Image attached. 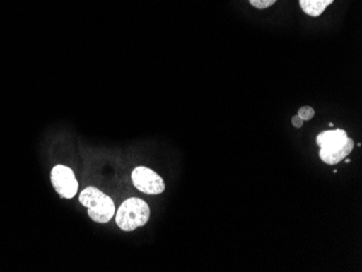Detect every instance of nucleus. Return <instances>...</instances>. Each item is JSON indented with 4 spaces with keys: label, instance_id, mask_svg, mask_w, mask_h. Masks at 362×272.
Segmentation results:
<instances>
[{
    "label": "nucleus",
    "instance_id": "f257e3e1",
    "mask_svg": "<svg viewBox=\"0 0 362 272\" xmlns=\"http://www.w3.org/2000/svg\"><path fill=\"white\" fill-rule=\"evenodd\" d=\"M317 143L320 147L321 160L329 165H337L347 158L355 148L354 140L343 129H333L319 134Z\"/></svg>",
    "mask_w": 362,
    "mask_h": 272
},
{
    "label": "nucleus",
    "instance_id": "f03ea898",
    "mask_svg": "<svg viewBox=\"0 0 362 272\" xmlns=\"http://www.w3.org/2000/svg\"><path fill=\"white\" fill-rule=\"evenodd\" d=\"M79 202L88 210V215L98 223H107L115 214L113 200L95 187H88L81 191Z\"/></svg>",
    "mask_w": 362,
    "mask_h": 272
},
{
    "label": "nucleus",
    "instance_id": "7ed1b4c3",
    "mask_svg": "<svg viewBox=\"0 0 362 272\" xmlns=\"http://www.w3.org/2000/svg\"><path fill=\"white\" fill-rule=\"evenodd\" d=\"M150 218V207L141 199L132 198L126 200L119 207L117 214V226L123 231L136 230L144 226Z\"/></svg>",
    "mask_w": 362,
    "mask_h": 272
},
{
    "label": "nucleus",
    "instance_id": "20e7f679",
    "mask_svg": "<svg viewBox=\"0 0 362 272\" xmlns=\"http://www.w3.org/2000/svg\"><path fill=\"white\" fill-rule=\"evenodd\" d=\"M134 186L144 194L156 196L165 190V182L153 170L138 166L132 172Z\"/></svg>",
    "mask_w": 362,
    "mask_h": 272
},
{
    "label": "nucleus",
    "instance_id": "39448f33",
    "mask_svg": "<svg viewBox=\"0 0 362 272\" xmlns=\"http://www.w3.org/2000/svg\"><path fill=\"white\" fill-rule=\"evenodd\" d=\"M52 182L59 196L63 199L74 198L78 191V182L74 172L66 166L57 165L52 170Z\"/></svg>",
    "mask_w": 362,
    "mask_h": 272
},
{
    "label": "nucleus",
    "instance_id": "423d86ee",
    "mask_svg": "<svg viewBox=\"0 0 362 272\" xmlns=\"http://www.w3.org/2000/svg\"><path fill=\"white\" fill-rule=\"evenodd\" d=\"M334 0H300V8L310 17H319Z\"/></svg>",
    "mask_w": 362,
    "mask_h": 272
},
{
    "label": "nucleus",
    "instance_id": "0eeeda50",
    "mask_svg": "<svg viewBox=\"0 0 362 272\" xmlns=\"http://www.w3.org/2000/svg\"><path fill=\"white\" fill-rule=\"evenodd\" d=\"M298 117L303 119V121H310L313 117H315V110L311 107H302L298 110Z\"/></svg>",
    "mask_w": 362,
    "mask_h": 272
},
{
    "label": "nucleus",
    "instance_id": "6e6552de",
    "mask_svg": "<svg viewBox=\"0 0 362 272\" xmlns=\"http://www.w3.org/2000/svg\"><path fill=\"white\" fill-rule=\"evenodd\" d=\"M253 7L257 8V9H266L269 8L270 6L274 5L276 0H249Z\"/></svg>",
    "mask_w": 362,
    "mask_h": 272
},
{
    "label": "nucleus",
    "instance_id": "1a4fd4ad",
    "mask_svg": "<svg viewBox=\"0 0 362 272\" xmlns=\"http://www.w3.org/2000/svg\"><path fill=\"white\" fill-rule=\"evenodd\" d=\"M292 124L295 128H300L304 125V121L298 115H295V117H293Z\"/></svg>",
    "mask_w": 362,
    "mask_h": 272
},
{
    "label": "nucleus",
    "instance_id": "9d476101",
    "mask_svg": "<svg viewBox=\"0 0 362 272\" xmlns=\"http://www.w3.org/2000/svg\"><path fill=\"white\" fill-rule=\"evenodd\" d=\"M329 125H330V127H333V126H334L333 125V123H329Z\"/></svg>",
    "mask_w": 362,
    "mask_h": 272
}]
</instances>
